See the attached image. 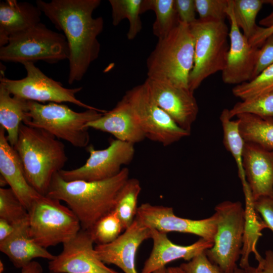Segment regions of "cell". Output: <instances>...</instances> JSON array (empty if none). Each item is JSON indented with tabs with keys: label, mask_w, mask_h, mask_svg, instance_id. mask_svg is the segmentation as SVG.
Instances as JSON below:
<instances>
[{
	"label": "cell",
	"mask_w": 273,
	"mask_h": 273,
	"mask_svg": "<svg viewBox=\"0 0 273 273\" xmlns=\"http://www.w3.org/2000/svg\"><path fill=\"white\" fill-rule=\"evenodd\" d=\"M100 0H37L36 5L63 32L69 49V84L81 80L99 57L98 36L104 28L102 17H93Z\"/></svg>",
	"instance_id": "1"
},
{
	"label": "cell",
	"mask_w": 273,
	"mask_h": 273,
	"mask_svg": "<svg viewBox=\"0 0 273 273\" xmlns=\"http://www.w3.org/2000/svg\"><path fill=\"white\" fill-rule=\"evenodd\" d=\"M129 175V169L124 167L109 179L68 181L58 172L46 196L65 202L77 217L81 229L90 231L100 219L113 210L117 195Z\"/></svg>",
	"instance_id": "2"
},
{
	"label": "cell",
	"mask_w": 273,
	"mask_h": 273,
	"mask_svg": "<svg viewBox=\"0 0 273 273\" xmlns=\"http://www.w3.org/2000/svg\"><path fill=\"white\" fill-rule=\"evenodd\" d=\"M14 148L29 184L46 196L54 175L63 169L68 160L63 143L43 129L22 123Z\"/></svg>",
	"instance_id": "3"
},
{
	"label": "cell",
	"mask_w": 273,
	"mask_h": 273,
	"mask_svg": "<svg viewBox=\"0 0 273 273\" xmlns=\"http://www.w3.org/2000/svg\"><path fill=\"white\" fill-rule=\"evenodd\" d=\"M194 63V40L190 25L179 21L168 35L158 39L147 58L148 78L189 89Z\"/></svg>",
	"instance_id": "4"
},
{
	"label": "cell",
	"mask_w": 273,
	"mask_h": 273,
	"mask_svg": "<svg viewBox=\"0 0 273 273\" xmlns=\"http://www.w3.org/2000/svg\"><path fill=\"white\" fill-rule=\"evenodd\" d=\"M28 111L23 123L40 128L58 139L77 148H86L89 142L86 124L101 117L106 111L86 109L78 112L62 103L42 104L28 101Z\"/></svg>",
	"instance_id": "5"
},
{
	"label": "cell",
	"mask_w": 273,
	"mask_h": 273,
	"mask_svg": "<svg viewBox=\"0 0 273 273\" xmlns=\"http://www.w3.org/2000/svg\"><path fill=\"white\" fill-rule=\"evenodd\" d=\"M190 27L194 40V63L189 87L194 93L205 79L223 70L229 32L224 21L197 19Z\"/></svg>",
	"instance_id": "6"
},
{
	"label": "cell",
	"mask_w": 273,
	"mask_h": 273,
	"mask_svg": "<svg viewBox=\"0 0 273 273\" xmlns=\"http://www.w3.org/2000/svg\"><path fill=\"white\" fill-rule=\"evenodd\" d=\"M28 212L29 235L46 249L68 242L81 229L79 219L68 207L46 196L36 199Z\"/></svg>",
	"instance_id": "7"
},
{
	"label": "cell",
	"mask_w": 273,
	"mask_h": 273,
	"mask_svg": "<svg viewBox=\"0 0 273 273\" xmlns=\"http://www.w3.org/2000/svg\"><path fill=\"white\" fill-rule=\"evenodd\" d=\"M68 42L63 34L53 31L39 23L11 37L0 47V60L6 62L34 63L43 61L56 63L69 57Z\"/></svg>",
	"instance_id": "8"
},
{
	"label": "cell",
	"mask_w": 273,
	"mask_h": 273,
	"mask_svg": "<svg viewBox=\"0 0 273 273\" xmlns=\"http://www.w3.org/2000/svg\"><path fill=\"white\" fill-rule=\"evenodd\" d=\"M217 229L212 247L205 251L209 259L226 273H233L242 254L245 210L240 201H224L215 208Z\"/></svg>",
	"instance_id": "9"
},
{
	"label": "cell",
	"mask_w": 273,
	"mask_h": 273,
	"mask_svg": "<svg viewBox=\"0 0 273 273\" xmlns=\"http://www.w3.org/2000/svg\"><path fill=\"white\" fill-rule=\"evenodd\" d=\"M123 96L146 139L168 146L190 135L157 105L145 82L127 90Z\"/></svg>",
	"instance_id": "10"
},
{
	"label": "cell",
	"mask_w": 273,
	"mask_h": 273,
	"mask_svg": "<svg viewBox=\"0 0 273 273\" xmlns=\"http://www.w3.org/2000/svg\"><path fill=\"white\" fill-rule=\"evenodd\" d=\"M26 76L20 79H11L5 77L1 70L0 84L13 96L22 99L38 103H71L86 109L99 110L87 105L76 97L82 87L69 88L63 86L43 73L34 63L23 64Z\"/></svg>",
	"instance_id": "11"
},
{
	"label": "cell",
	"mask_w": 273,
	"mask_h": 273,
	"mask_svg": "<svg viewBox=\"0 0 273 273\" xmlns=\"http://www.w3.org/2000/svg\"><path fill=\"white\" fill-rule=\"evenodd\" d=\"M86 150L89 156L82 166L59 172L64 180L95 181L110 178L132 161L135 152L134 144L117 139L111 140L105 149L96 150L90 145Z\"/></svg>",
	"instance_id": "12"
},
{
	"label": "cell",
	"mask_w": 273,
	"mask_h": 273,
	"mask_svg": "<svg viewBox=\"0 0 273 273\" xmlns=\"http://www.w3.org/2000/svg\"><path fill=\"white\" fill-rule=\"evenodd\" d=\"M91 232L81 229L63 244L62 252L49 262L51 272L58 273H121L108 267L97 256Z\"/></svg>",
	"instance_id": "13"
},
{
	"label": "cell",
	"mask_w": 273,
	"mask_h": 273,
	"mask_svg": "<svg viewBox=\"0 0 273 273\" xmlns=\"http://www.w3.org/2000/svg\"><path fill=\"white\" fill-rule=\"evenodd\" d=\"M135 218L144 224L159 231L175 232L194 234L201 238L213 241L217 229V218L214 213L209 217L194 220L177 216L171 207L142 204Z\"/></svg>",
	"instance_id": "14"
},
{
	"label": "cell",
	"mask_w": 273,
	"mask_h": 273,
	"mask_svg": "<svg viewBox=\"0 0 273 273\" xmlns=\"http://www.w3.org/2000/svg\"><path fill=\"white\" fill-rule=\"evenodd\" d=\"M227 18L230 43L221 76L224 83L237 85L252 79L259 48L251 46L241 31L233 13L232 0H229Z\"/></svg>",
	"instance_id": "15"
},
{
	"label": "cell",
	"mask_w": 273,
	"mask_h": 273,
	"mask_svg": "<svg viewBox=\"0 0 273 273\" xmlns=\"http://www.w3.org/2000/svg\"><path fill=\"white\" fill-rule=\"evenodd\" d=\"M144 82L157 105L179 127L190 133L199 112L194 93L188 88L148 78Z\"/></svg>",
	"instance_id": "16"
},
{
	"label": "cell",
	"mask_w": 273,
	"mask_h": 273,
	"mask_svg": "<svg viewBox=\"0 0 273 273\" xmlns=\"http://www.w3.org/2000/svg\"><path fill=\"white\" fill-rule=\"evenodd\" d=\"M151 237V229L135 218L131 225L115 240L107 244L97 245L95 250L105 264H114L124 273H139L135 264L138 248Z\"/></svg>",
	"instance_id": "17"
},
{
	"label": "cell",
	"mask_w": 273,
	"mask_h": 273,
	"mask_svg": "<svg viewBox=\"0 0 273 273\" xmlns=\"http://www.w3.org/2000/svg\"><path fill=\"white\" fill-rule=\"evenodd\" d=\"M243 167L253 201L273 197V150L245 142Z\"/></svg>",
	"instance_id": "18"
},
{
	"label": "cell",
	"mask_w": 273,
	"mask_h": 273,
	"mask_svg": "<svg viewBox=\"0 0 273 273\" xmlns=\"http://www.w3.org/2000/svg\"><path fill=\"white\" fill-rule=\"evenodd\" d=\"M151 231L153 248L140 273H153L179 259L189 261L213 245V241L200 238L192 244L179 245L171 241L166 233L153 229H151Z\"/></svg>",
	"instance_id": "19"
},
{
	"label": "cell",
	"mask_w": 273,
	"mask_h": 273,
	"mask_svg": "<svg viewBox=\"0 0 273 273\" xmlns=\"http://www.w3.org/2000/svg\"><path fill=\"white\" fill-rule=\"evenodd\" d=\"M0 172L27 211L41 195L28 183L20 158L0 126Z\"/></svg>",
	"instance_id": "20"
},
{
	"label": "cell",
	"mask_w": 273,
	"mask_h": 273,
	"mask_svg": "<svg viewBox=\"0 0 273 273\" xmlns=\"http://www.w3.org/2000/svg\"><path fill=\"white\" fill-rule=\"evenodd\" d=\"M86 126L88 128L110 133L115 139L133 144L146 139L135 122L129 104L124 96L112 110L88 122Z\"/></svg>",
	"instance_id": "21"
},
{
	"label": "cell",
	"mask_w": 273,
	"mask_h": 273,
	"mask_svg": "<svg viewBox=\"0 0 273 273\" xmlns=\"http://www.w3.org/2000/svg\"><path fill=\"white\" fill-rule=\"evenodd\" d=\"M13 225V232L0 242V251L9 257L16 267L22 268L36 258L50 261L55 257L56 255L40 246L30 237L28 218Z\"/></svg>",
	"instance_id": "22"
},
{
	"label": "cell",
	"mask_w": 273,
	"mask_h": 273,
	"mask_svg": "<svg viewBox=\"0 0 273 273\" xmlns=\"http://www.w3.org/2000/svg\"><path fill=\"white\" fill-rule=\"evenodd\" d=\"M41 12L36 5L16 0L0 3V47L9 38L40 23Z\"/></svg>",
	"instance_id": "23"
},
{
	"label": "cell",
	"mask_w": 273,
	"mask_h": 273,
	"mask_svg": "<svg viewBox=\"0 0 273 273\" xmlns=\"http://www.w3.org/2000/svg\"><path fill=\"white\" fill-rule=\"evenodd\" d=\"M28 111V101L13 96L0 84V125L7 132L8 141L13 147Z\"/></svg>",
	"instance_id": "24"
},
{
	"label": "cell",
	"mask_w": 273,
	"mask_h": 273,
	"mask_svg": "<svg viewBox=\"0 0 273 273\" xmlns=\"http://www.w3.org/2000/svg\"><path fill=\"white\" fill-rule=\"evenodd\" d=\"M220 120L223 130L224 145L235 161L244 192L248 191L250 189L246 178L243 160L245 141L240 132L239 121L237 119L232 120L228 109L222 111Z\"/></svg>",
	"instance_id": "25"
},
{
	"label": "cell",
	"mask_w": 273,
	"mask_h": 273,
	"mask_svg": "<svg viewBox=\"0 0 273 273\" xmlns=\"http://www.w3.org/2000/svg\"><path fill=\"white\" fill-rule=\"evenodd\" d=\"M236 117L245 142L254 143L265 149L273 150V119L249 114H239Z\"/></svg>",
	"instance_id": "26"
},
{
	"label": "cell",
	"mask_w": 273,
	"mask_h": 273,
	"mask_svg": "<svg viewBox=\"0 0 273 273\" xmlns=\"http://www.w3.org/2000/svg\"><path fill=\"white\" fill-rule=\"evenodd\" d=\"M149 10L156 16L152 31L158 39L168 35L179 23L175 0H143L142 14Z\"/></svg>",
	"instance_id": "27"
},
{
	"label": "cell",
	"mask_w": 273,
	"mask_h": 273,
	"mask_svg": "<svg viewBox=\"0 0 273 273\" xmlns=\"http://www.w3.org/2000/svg\"><path fill=\"white\" fill-rule=\"evenodd\" d=\"M142 187L135 178H128L119 191L113 211L119 218L124 230L133 223L138 211V200Z\"/></svg>",
	"instance_id": "28"
},
{
	"label": "cell",
	"mask_w": 273,
	"mask_h": 273,
	"mask_svg": "<svg viewBox=\"0 0 273 273\" xmlns=\"http://www.w3.org/2000/svg\"><path fill=\"white\" fill-rule=\"evenodd\" d=\"M143 0H109L112 11V23L118 25L123 19H127L129 26L127 37L133 39L140 32L142 23L140 18Z\"/></svg>",
	"instance_id": "29"
},
{
	"label": "cell",
	"mask_w": 273,
	"mask_h": 273,
	"mask_svg": "<svg viewBox=\"0 0 273 273\" xmlns=\"http://www.w3.org/2000/svg\"><path fill=\"white\" fill-rule=\"evenodd\" d=\"M263 4V0H232L237 24L248 39L258 27L256 24V17Z\"/></svg>",
	"instance_id": "30"
},
{
	"label": "cell",
	"mask_w": 273,
	"mask_h": 273,
	"mask_svg": "<svg viewBox=\"0 0 273 273\" xmlns=\"http://www.w3.org/2000/svg\"><path fill=\"white\" fill-rule=\"evenodd\" d=\"M242 114L273 119V91L242 100L229 109L231 118Z\"/></svg>",
	"instance_id": "31"
},
{
	"label": "cell",
	"mask_w": 273,
	"mask_h": 273,
	"mask_svg": "<svg viewBox=\"0 0 273 273\" xmlns=\"http://www.w3.org/2000/svg\"><path fill=\"white\" fill-rule=\"evenodd\" d=\"M273 91V64L251 80L235 85L233 95L242 100Z\"/></svg>",
	"instance_id": "32"
},
{
	"label": "cell",
	"mask_w": 273,
	"mask_h": 273,
	"mask_svg": "<svg viewBox=\"0 0 273 273\" xmlns=\"http://www.w3.org/2000/svg\"><path fill=\"white\" fill-rule=\"evenodd\" d=\"M124 231L116 213L113 210L100 219L90 230L95 243L107 244L115 240Z\"/></svg>",
	"instance_id": "33"
},
{
	"label": "cell",
	"mask_w": 273,
	"mask_h": 273,
	"mask_svg": "<svg viewBox=\"0 0 273 273\" xmlns=\"http://www.w3.org/2000/svg\"><path fill=\"white\" fill-rule=\"evenodd\" d=\"M28 218V212L11 188H0V218L16 224Z\"/></svg>",
	"instance_id": "34"
},
{
	"label": "cell",
	"mask_w": 273,
	"mask_h": 273,
	"mask_svg": "<svg viewBox=\"0 0 273 273\" xmlns=\"http://www.w3.org/2000/svg\"><path fill=\"white\" fill-rule=\"evenodd\" d=\"M196 12L201 20L224 21L229 0H195Z\"/></svg>",
	"instance_id": "35"
},
{
	"label": "cell",
	"mask_w": 273,
	"mask_h": 273,
	"mask_svg": "<svg viewBox=\"0 0 273 273\" xmlns=\"http://www.w3.org/2000/svg\"><path fill=\"white\" fill-rule=\"evenodd\" d=\"M179 267L185 273H226L209 259L205 251L181 264Z\"/></svg>",
	"instance_id": "36"
},
{
	"label": "cell",
	"mask_w": 273,
	"mask_h": 273,
	"mask_svg": "<svg viewBox=\"0 0 273 273\" xmlns=\"http://www.w3.org/2000/svg\"><path fill=\"white\" fill-rule=\"evenodd\" d=\"M272 64H273V41L271 37H269L259 48L252 79Z\"/></svg>",
	"instance_id": "37"
},
{
	"label": "cell",
	"mask_w": 273,
	"mask_h": 273,
	"mask_svg": "<svg viewBox=\"0 0 273 273\" xmlns=\"http://www.w3.org/2000/svg\"><path fill=\"white\" fill-rule=\"evenodd\" d=\"M254 208L262 218L266 228L273 232V197H262L253 201Z\"/></svg>",
	"instance_id": "38"
},
{
	"label": "cell",
	"mask_w": 273,
	"mask_h": 273,
	"mask_svg": "<svg viewBox=\"0 0 273 273\" xmlns=\"http://www.w3.org/2000/svg\"><path fill=\"white\" fill-rule=\"evenodd\" d=\"M175 6L180 22L190 25L197 20L195 0H175Z\"/></svg>",
	"instance_id": "39"
},
{
	"label": "cell",
	"mask_w": 273,
	"mask_h": 273,
	"mask_svg": "<svg viewBox=\"0 0 273 273\" xmlns=\"http://www.w3.org/2000/svg\"><path fill=\"white\" fill-rule=\"evenodd\" d=\"M258 265L253 267L250 265L244 269L247 273H273V251L266 250L264 257H261L257 260Z\"/></svg>",
	"instance_id": "40"
},
{
	"label": "cell",
	"mask_w": 273,
	"mask_h": 273,
	"mask_svg": "<svg viewBox=\"0 0 273 273\" xmlns=\"http://www.w3.org/2000/svg\"><path fill=\"white\" fill-rule=\"evenodd\" d=\"M273 34V23L265 27H258L256 31L249 39L251 46L260 48L264 42Z\"/></svg>",
	"instance_id": "41"
},
{
	"label": "cell",
	"mask_w": 273,
	"mask_h": 273,
	"mask_svg": "<svg viewBox=\"0 0 273 273\" xmlns=\"http://www.w3.org/2000/svg\"><path fill=\"white\" fill-rule=\"evenodd\" d=\"M14 226L7 220L0 218V242L8 237L14 231Z\"/></svg>",
	"instance_id": "42"
},
{
	"label": "cell",
	"mask_w": 273,
	"mask_h": 273,
	"mask_svg": "<svg viewBox=\"0 0 273 273\" xmlns=\"http://www.w3.org/2000/svg\"><path fill=\"white\" fill-rule=\"evenodd\" d=\"M43 269L40 264L36 261H32L21 268L20 273H42Z\"/></svg>",
	"instance_id": "43"
},
{
	"label": "cell",
	"mask_w": 273,
	"mask_h": 273,
	"mask_svg": "<svg viewBox=\"0 0 273 273\" xmlns=\"http://www.w3.org/2000/svg\"><path fill=\"white\" fill-rule=\"evenodd\" d=\"M168 273H185L179 266H171L167 268Z\"/></svg>",
	"instance_id": "44"
},
{
	"label": "cell",
	"mask_w": 273,
	"mask_h": 273,
	"mask_svg": "<svg viewBox=\"0 0 273 273\" xmlns=\"http://www.w3.org/2000/svg\"><path fill=\"white\" fill-rule=\"evenodd\" d=\"M153 273H168L167 268L166 267H164L161 268H159L155 271H154Z\"/></svg>",
	"instance_id": "45"
},
{
	"label": "cell",
	"mask_w": 273,
	"mask_h": 273,
	"mask_svg": "<svg viewBox=\"0 0 273 273\" xmlns=\"http://www.w3.org/2000/svg\"><path fill=\"white\" fill-rule=\"evenodd\" d=\"M233 273H247L246 271L241 267H237Z\"/></svg>",
	"instance_id": "46"
},
{
	"label": "cell",
	"mask_w": 273,
	"mask_h": 273,
	"mask_svg": "<svg viewBox=\"0 0 273 273\" xmlns=\"http://www.w3.org/2000/svg\"><path fill=\"white\" fill-rule=\"evenodd\" d=\"M4 271V265L3 262L0 261V272L2 273Z\"/></svg>",
	"instance_id": "47"
},
{
	"label": "cell",
	"mask_w": 273,
	"mask_h": 273,
	"mask_svg": "<svg viewBox=\"0 0 273 273\" xmlns=\"http://www.w3.org/2000/svg\"><path fill=\"white\" fill-rule=\"evenodd\" d=\"M270 37H271L272 40V41H273V34H272Z\"/></svg>",
	"instance_id": "48"
},
{
	"label": "cell",
	"mask_w": 273,
	"mask_h": 273,
	"mask_svg": "<svg viewBox=\"0 0 273 273\" xmlns=\"http://www.w3.org/2000/svg\"><path fill=\"white\" fill-rule=\"evenodd\" d=\"M51 273H58V272H51Z\"/></svg>",
	"instance_id": "49"
}]
</instances>
